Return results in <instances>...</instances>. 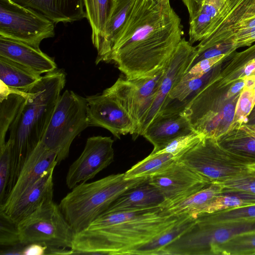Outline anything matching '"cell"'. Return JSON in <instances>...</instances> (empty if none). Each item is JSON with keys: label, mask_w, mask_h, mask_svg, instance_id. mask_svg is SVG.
Here are the masks:
<instances>
[{"label": "cell", "mask_w": 255, "mask_h": 255, "mask_svg": "<svg viewBox=\"0 0 255 255\" xmlns=\"http://www.w3.org/2000/svg\"><path fill=\"white\" fill-rule=\"evenodd\" d=\"M183 34L181 19L170 2L135 0L109 62L128 79L152 77L165 68Z\"/></svg>", "instance_id": "obj_1"}, {"label": "cell", "mask_w": 255, "mask_h": 255, "mask_svg": "<svg viewBox=\"0 0 255 255\" xmlns=\"http://www.w3.org/2000/svg\"><path fill=\"white\" fill-rule=\"evenodd\" d=\"M189 216L163 206L104 212L88 229L75 234L71 249L73 255H129Z\"/></svg>", "instance_id": "obj_2"}, {"label": "cell", "mask_w": 255, "mask_h": 255, "mask_svg": "<svg viewBox=\"0 0 255 255\" xmlns=\"http://www.w3.org/2000/svg\"><path fill=\"white\" fill-rule=\"evenodd\" d=\"M65 82V73L56 69L42 76L27 92L26 101L9 128L12 151L6 197L26 160L41 141Z\"/></svg>", "instance_id": "obj_3"}, {"label": "cell", "mask_w": 255, "mask_h": 255, "mask_svg": "<svg viewBox=\"0 0 255 255\" xmlns=\"http://www.w3.org/2000/svg\"><path fill=\"white\" fill-rule=\"evenodd\" d=\"M148 178L126 179L124 173H121L90 183L83 182L62 198L59 206L75 233H78L88 229L124 192Z\"/></svg>", "instance_id": "obj_4"}, {"label": "cell", "mask_w": 255, "mask_h": 255, "mask_svg": "<svg viewBox=\"0 0 255 255\" xmlns=\"http://www.w3.org/2000/svg\"><path fill=\"white\" fill-rule=\"evenodd\" d=\"M88 127L86 98L66 90L59 97L40 141L57 153L58 165L68 156L75 137Z\"/></svg>", "instance_id": "obj_5"}, {"label": "cell", "mask_w": 255, "mask_h": 255, "mask_svg": "<svg viewBox=\"0 0 255 255\" xmlns=\"http://www.w3.org/2000/svg\"><path fill=\"white\" fill-rule=\"evenodd\" d=\"M255 232V219L218 224L194 225L162 250L163 255H212L214 248L241 235Z\"/></svg>", "instance_id": "obj_6"}, {"label": "cell", "mask_w": 255, "mask_h": 255, "mask_svg": "<svg viewBox=\"0 0 255 255\" xmlns=\"http://www.w3.org/2000/svg\"><path fill=\"white\" fill-rule=\"evenodd\" d=\"M178 160L206 178L219 182L242 171L255 159L236 154L223 147L214 138L204 137Z\"/></svg>", "instance_id": "obj_7"}, {"label": "cell", "mask_w": 255, "mask_h": 255, "mask_svg": "<svg viewBox=\"0 0 255 255\" xmlns=\"http://www.w3.org/2000/svg\"><path fill=\"white\" fill-rule=\"evenodd\" d=\"M20 244H39L47 248L71 249L75 232L53 201L17 224Z\"/></svg>", "instance_id": "obj_8"}, {"label": "cell", "mask_w": 255, "mask_h": 255, "mask_svg": "<svg viewBox=\"0 0 255 255\" xmlns=\"http://www.w3.org/2000/svg\"><path fill=\"white\" fill-rule=\"evenodd\" d=\"M54 23L11 0H0V36L39 47L55 35Z\"/></svg>", "instance_id": "obj_9"}, {"label": "cell", "mask_w": 255, "mask_h": 255, "mask_svg": "<svg viewBox=\"0 0 255 255\" xmlns=\"http://www.w3.org/2000/svg\"><path fill=\"white\" fill-rule=\"evenodd\" d=\"M164 68L152 77L133 79L120 77L103 92L115 99L130 117L135 126L132 135L133 139L139 136L144 120L157 92Z\"/></svg>", "instance_id": "obj_10"}, {"label": "cell", "mask_w": 255, "mask_h": 255, "mask_svg": "<svg viewBox=\"0 0 255 255\" xmlns=\"http://www.w3.org/2000/svg\"><path fill=\"white\" fill-rule=\"evenodd\" d=\"M164 198L168 207L199 191L211 182L179 160L149 177Z\"/></svg>", "instance_id": "obj_11"}, {"label": "cell", "mask_w": 255, "mask_h": 255, "mask_svg": "<svg viewBox=\"0 0 255 255\" xmlns=\"http://www.w3.org/2000/svg\"><path fill=\"white\" fill-rule=\"evenodd\" d=\"M113 143L111 137L98 135L87 138L82 152L68 169L66 184L69 189L94 178L114 161Z\"/></svg>", "instance_id": "obj_12"}, {"label": "cell", "mask_w": 255, "mask_h": 255, "mask_svg": "<svg viewBox=\"0 0 255 255\" xmlns=\"http://www.w3.org/2000/svg\"><path fill=\"white\" fill-rule=\"evenodd\" d=\"M197 52L196 47L182 38L164 68L162 80L152 106L139 132L142 135L151 121L165 107L169 93L179 83L190 67Z\"/></svg>", "instance_id": "obj_13"}, {"label": "cell", "mask_w": 255, "mask_h": 255, "mask_svg": "<svg viewBox=\"0 0 255 255\" xmlns=\"http://www.w3.org/2000/svg\"><path fill=\"white\" fill-rule=\"evenodd\" d=\"M255 27V0H229L211 25L208 35L196 46L217 44L231 33Z\"/></svg>", "instance_id": "obj_14"}, {"label": "cell", "mask_w": 255, "mask_h": 255, "mask_svg": "<svg viewBox=\"0 0 255 255\" xmlns=\"http://www.w3.org/2000/svg\"><path fill=\"white\" fill-rule=\"evenodd\" d=\"M86 98L89 127L106 128L119 139L122 135L133 134L132 119L115 99L103 93Z\"/></svg>", "instance_id": "obj_15"}, {"label": "cell", "mask_w": 255, "mask_h": 255, "mask_svg": "<svg viewBox=\"0 0 255 255\" xmlns=\"http://www.w3.org/2000/svg\"><path fill=\"white\" fill-rule=\"evenodd\" d=\"M57 156L55 151L40 141L23 165L12 190L0 205V211H6L45 171L55 167L57 165Z\"/></svg>", "instance_id": "obj_16"}, {"label": "cell", "mask_w": 255, "mask_h": 255, "mask_svg": "<svg viewBox=\"0 0 255 255\" xmlns=\"http://www.w3.org/2000/svg\"><path fill=\"white\" fill-rule=\"evenodd\" d=\"M193 131L182 111L168 109L151 121L142 135L153 145L154 154L175 138Z\"/></svg>", "instance_id": "obj_17"}, {"label": "cell", "mask_w": 255, "mask_h": 255, "mask_svg": "<svg viewBox=\"0 0 255 255\" xmlns=\"http://www.w3.org/2000/svg\"><path fill=\"white\" fill-rule=\"evenodd\" d=\"M54 168L45 171L9 209L4 212L0 211V213L17 224L37 209L53 201Z\"/></svg>", "instance_id": "obj_18"}, {"label": "cell", "mask_w": 255, "mask_h": 255, "mask_svg": "<svg viewBox=\"0 0 255 255\" xmlns=\"http://www.w3.org/2000/svg\"><path fill=\"white\" fill-rule=\"evenodd\" d=\"M0 56L23 65L39 75L57 69L54 59L39 47L1 36Z\"/></svg>", "instance_id": "obj_19"}, {"label": "cell", "mask_w": 255, "mask_h": 255, "mask_svg": "<svg viewBox=\"0 0 255 255\" xmlns=\"http://www.w3.org/2000/svg\"><path fill=\"white\" fill-rule=\"evenodd\" d=\"M43 16L54 24L86 17L83 0H11Z\"/></svg>", "instance_id": "obj_20"}, {"label": "cell", "mask_w": 255, "mask_h": 255, "mask_svg": "<svg viewBox=\"0 0 255 255\" xmlns=\"http://www.w3.org/2000/svg\"><path fill=\"white\" fill-rule=\"evenodd\" d=\"M229 0H182L189 14V42L207 36L211 25Z\"/></svg>", "instance_id": "obj_21"}, {"label": "cell", "mask_w": 255, "mask_h": 255, "mask_svg": "<svg viewBox=\"0 0 255 255\" xmlns=\"http://www.w3.org/2000/svg\"><path fill=\"white\" fill-rule=\"evenodd\" d=\"M135 1V0H116L113 1L102 37L97 49L96 64L102 62H109L114 43L124 28Z\"/></svg>", "instance_id": "obj_22"}, {"label": "cell", "mask_w": 255, "mask_h": 255, "mask_svg": "<svg viewBox=\"0 0 255 255\" xmlns=\"http://www.w3.org/2000/svg\"><path fill=\"white\" fill-rule=\"evenodd\" d=\"M148 180L149 178L124 192L104 212L133 211L160 206L168 207L167 202L160 191Z\"/></svg>", "instance_id": "obj_23"}, {"label": "cell", "mask_w": 255, "mask_h": 255, "mask_svg": "<svg viewBox=\"0 0 255 255\" xmlns=\"http://www.w3.org/2000/svg\"><path fill=\"white\" fill-rule=\"evenodd\" d=\"M28 68L0 56V82L8 88L27 92L41 78Z\"/></svg>", "instance_id": "obj_24"}, {"label": "cell", "mask_w": 255, "mask_h": 255, "mask_svg": "<svg viewBox=\"0 0 255 255\" xmlns=\"http://www.w3.org/2000/svg\"><path fill=\"white\" fill-rule=\"evenodd\" d=\"M0 96V147L5 143L6 132L24 104L27 92L12 90L1 83Z\"/></svg>", "instance_id": "obj_25"}, {"label": "cell", "mask_w": 255, "mask_h": 255, "mask_svg": "<svg viewBox=\"0 0 255 255\" xmlns=\"http://www.w3.org/2000/svg\"><path fill=\"white\" fill-rule=\"evenodd\" d=\"M223 193L222 187L212 183L184 200L168 207L176 214H187L195 218L203 214L211 201Z\"/></svg>", "instance_id": "obj_26"}, {"label": "cell", "mask_w": 255, "mask_h": 255, "mask_svg": "<svg viewBox=\"0 0 255 255\" xmlns=\"http://www.w3.org/2000/svg\"><path fill=\"white\" fill-rule=\"evenodd\" d=\"M195 221L196 218L187 217L172 228L133 250L129 255H160L163 249L191 228Z\"/></svg>", "instance_id": "obj_27"}, {"label": "cell", "mask_w": 255, "mask_h": 255, "mask_svg": "<svg viewBox=\"0 0 255 255\" xmlns=\"http://www.w3.org/2000/svg\"><path fill=\"white\" fill-rule=\"evenodd\" d=\"M86 18L92 29V41L97 49L112 7V0H83Z\"/></svg>", "instance_id": "obj_28"}, {"label": "cell", "mask_w": 255, "mask_h": 255, "mask_svg": "<svg viewBox=\"0 0 255 255\" xmlns=\"http://www.w3.org/2000/svg\"><path fill=\"white\" fill-rule=\"evenodd\" d=\"M176 161L174 156L170 153L150 154L126 171L124 177L126 179L149 178L163 171Z\"/></svg>", "instance_id": "obj_29"}, {"label": "cell", "mask_w": 255, "mask_h": 255, "mask_svg": "<svg viewBox=\"0 0 255 255\" xmlns=\"http://www.w3.org/2000/svg\"><path fill=\"white\" fill-rule=\"evenodd\" d=\"M255 205V194L246 192L222 193L209 203L203 214Z\"/></svg>", "instance_id": "obj_30"}, {"label": "cell", "mask_w": 255, "mask_h": 255, "mask_svg": "<svg viewBox=\"0 0 255 255\" xmlns=\"http://www.w3.org/2000/svg\"><path fill=\"white\" fill-rule=\"evenodd\" d=\"M255 255V232L241 235L216 246L212 255Z\"/></svg>", "instance_id": "obj_31"}, {"label": "cell", "mask_w": 255, "mask_h": 255, "mask_svg": "<svg viewBox=\"0 0 255 255\" xmlns=\"http://www.w3.org/2000/svg\"><path fill=\"white\" fill-rule=\"evenodd\" d=\"M215 183L222 187L223 193L240 192L255 194V161L248 164L239 174Z\"/></svg>", "instance_id": "obj_32"}, {"label": "cell", "mask_w": 255, "mask_h": 255, "mask_svg": "<svg viewBox=\"0 0 255 255\" xmlns=\"http://www.w3.org/2000/svg\"><path fill=\"white\" fill-rule=\"evenodd\" d=\"M197 219L212 224L255 219V205L227 209L213 213L202 214Z\"/></svg>", "instance_id": "obj_33"}, {"label": "cell", "mask_w": 255, "mask_h": 255, "mask_svg": "<svg viewBox=\"0 0 255 255\" xmlns=\"http://www.w3.org/2000/svg\"><path fill=\"white\" fill-rule=\"evenodd\" d=\"M204 137H205L202 134L193 131L175 138L161 150L154 154L170 153L173 155L177 160L184 153Z\"/></svg>", "instance_id": "obj_34"}, {"label": "cell", "mask_w": 255, "mask_h": 255, "mask_svg": "<svg viewBox=\"0 0 255 255\" xmlns=\"http://www.w3.org/2000/svg\"><path fill=\"white\" fill-rule=\"evenodd\" d=\"M12 142L8 139L0 147V205L6 197L11 172Z\"/></svg>", "instance_id": "obj_35"}, {"label": "cell", "mask_w": 255, "mask_h": 255, "mask_svg": "<svg viewBox=\"0 0 255 255\" xmlns=\"http://www.w3.org/2000/svg\"><path fill=\"white\" fill-rule=\"evenodd\" d=\"M0 244L5 247H12L20 244L17 224L0 213Z\"/></svg>", "instance_id": "obj_36"}, {"label": "cell", "mask_w": 255, "mask_h": 255, "mask_svg": "<svg viewBox=\"0 0 255 255\" xmlns=\"http://www.w3.org/2000/svg\"><path fill=\"white\" fill-rule=\"evenodd\" d=\"M222 54L217 57L204 59L191 66L185 73L181 81H187L199 78L209 72L213 66L225 57Z\"/></svg>", "instance_id": "obj_37"}, {"label": "cell", "mask_w": 255, "mask_h": 255, "mask_svg": "<svg viewBox=\"0 0 255 255\" xmlns=\"http://www.w3.org/2000/svg\"><path fill=\"white\" fill-rule=\"evenodd\" d=\"M235 48L232 43L223 42L205 48L197 49L196 56L190 67L202 59L217 57L222 54H227Z\"/></svg>", "instance_id": "obj_38"}, {"label": "cell", "mask_w": 255, "mask_h": 255, "mask_svg": "<svg viewBox=\"0 0 255 255\" xmlns=\"http://www.w3.org/2000/svg\"><path fill=\"white\" fill-rule=\"evenodd\" d=\"M223 42L232 43L235 48L250 45L255 42V27L234 32L221 41Z\"/></svg>", "instance_id": "obj_39"}, {"label": "cell", "mask_w": 255, "mask_h": 255, "mask_svg": "<svg viewBox=\"0 0 255 255\" xmlns=\"http://www.w3.org/2000/svg\"><path fill=\"white\" fill-rule=\"evenodd\" d=\"M254 94L252 90L245 89L240 95L236 110L239 119H245L250 113L254 104Z\"/></svg>", "instance_id": "obj_40"}, {"label": "cell", "mask_w": 255, "mask_h": 255, "mask_svg": "<svg viewBox=\"0 0 255 255\" xmlns=\"http://www.w3.org/2000/svg\"><path fill=\"white\" fill-rule=\"evenodd\" d=\"M47 247L39 244H30L25 245L23 248L22 255H45Z\"/></svg>", "instance_id": "obj_41"}, {"label": "cell", "mask_w": 255, "mask_h": 255, "mask_svg": "<svg viewBox=\"0 0 255 255\" xmlns=\"http://www.w3.org/2000/svg\"><path fill=\"white\" fill-rule=\"evenodd\" d=\"M223 113L225 120L228 122H231L235 113L234 107L231 104L226 105L224 108Z\"/></svg>", "instance_id": "obj_42"}, {"label": "cell", "mask_w": 255, "mask_h": 255, "mask_svg": "<svg viewBox=\"0 0 255 255\" xmlns=\"http://www.w3.org/2000/svg\"><path fill=\"white\" fill-rule=\"evenodd\" d=\"M245 86V81L238 82L235 84L228 92V96L230 97L239 92Z\"/></svg>", "instance_id": "obj_43"}, {"label": "cell", "mask_w": 255, "mask_h": 255, "mask_svg": "<svg viewBox=\"0 0 255 255\" xmlns=\"http://www.w3.org/2000/svg\"><path fill=\"white\" fill-rule=\"evenodd\" d=\"M244 81L245 89L252 90L255 86V76H248Z\"/></svg>", "instance_id": "obj_44"}, {"label": "cell", "mask_w": 255, "mask_h": 255, "mask_svg": "<svg viewBox=\"0 0 255 255\" xmlns=\"http://www.w3.org/2000/svg\"><path fill=\"white\" fill-rule=\"evenodd\" d=\"M255 70V59L246 66L244 73L247 76H250Z\"/></svg>", "instance_id": "obj_45"}, {"label": "cell", "mask_w": 255, "mask_h": 255, "mask_svg": "<svg viewBox=\"0 0 255 255\" xmlns=\"http://www.w3.org/2000/svg\"><path fill=\"white\" fill-rule=\"evenodd\" d=\"M246 133L249 135L255 138V128L250 127H246L245 128Z\"/></svg>", "instance_id": "obj_46"}, {"label": "cell", "mask_w": 255, "mask_h": 255, "mask_svg": "<svg viewBox=\"0 0 255 255\" xmlns=\"http://www.w3.org/2000/svg\"><path fill=\"white\" fill-rule=\"evenodd\" d=\"M157 0L162 2H165V3L170 2L169 0Z\"/></svg>", "instance_id": "obj_47"}, {"label": "cell", "mask_w": 255, "mask_h": 255, "mask_svg": "<svg viewBox=\"0 0 255 255\" xmlns=\"http://www.w3.org/2000/svg\"><path fill=\"white\" fill-rule=\"evenodd\" d=\"M254 90H255V87H254Z\"/></svg>", "instance_id": "obj_48"}, {"label": "cell", "mask_w": 255, "mask_h": 255, "mask_svg": "<svg viewBox=\"0 0 255 255\" xmlns=\"http://www.w3.org/2000/svg\"><path fill=\"white\" fill-rule=\"evenodd\" d=\"M114 0H112L113 1H114Z\"/></svg>", "instance_id": "obj_49"}]
</instances>
